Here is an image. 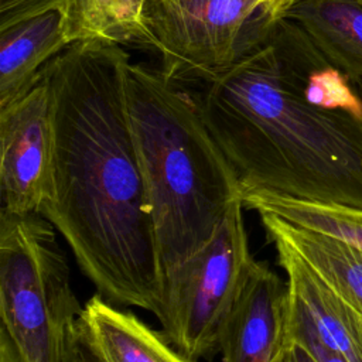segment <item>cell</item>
<instances>
[{"label":"cell","mask_w":362,"mask_h":362,"mask_svg":"<svg viewBox=\"0 0 362 362\" xmlns=\"http://www.w3.org/2000/svg\"><path fill=\"white\" fill-rule=\"evenodd\" d=\"M130 62L122 44L88 40L44 65L54 168L40 214L103 298L156 315L164 273L127 107Z\"/></svg>","instance_id":"1"},{"label":"cell","mask_w":362,"mask_h":362,"mask_svg":"<svg viewBox=\"0 0 362 362\" xmlns=\"http://www.w3.org/2000/svg\"><path fill=\"white\" fill-rule=\"evenodd\" d=\"M197 96L242 192L362 209V115L307 102L280 68L269 31Z\"/></svg>","instance_id":"2"},{"label":"cell","mask_w":362,"mask_h":362,"mask_svg":"<svg viewBox=\"0 0 362 362\" xmlns=\"http://www.w3.org/2000/svg\"><path fill=\"white\" fill-rule=\"evenodd\" d=\"M127 107L147 185L163 273L199 250L242 199L198 96L144 64H129Z\"/></svg>","instance_id":"3"},{"label":"cell","mask_w":362,"mask_h":362,"mask_svg":"<svg viewBox=\"0 0 362 362\" xmlns=\"http://www.w3.org/2000/svg\"><path fill=\"white\" fill-rule=\"evenodd\" d=\"M57 233L41 214L0 209V362H62L83 307Z\"/></svg>","instance_id":"4"},{"label":"cell","mask_w":362,"mask_h":362,"mask_svg":"<svg viewBox=\"0 0 362 362\" xmlns=\"http://www.w3.org/2000/svg\"><path fill=\"white\" fill-rule=\"evenodd\" d=\"M235 201L212 238L184 262L164 272L156 313L164 338L192 361L218 351L222 328L255 264Z\"/></svg>","instance_id":"5"},{"label":"cell","mask_w":362,"mask_h":362,"mask_svg":"<svg viewBox=\"0 0 362 362\" xmlns=\"http://www.w3.org/2000/svg\"><path fill=\"white\" fill-rule=\"evenodd\" d=\"M264 0H147L139 42L160 54L174 81L205 82L267 35Z\"/></svg>","instance_id":"6"},{"label":"cell","mask_w":362,"mask_h":362,"mask_svg":"<svg viewBox=\"0 0 362 362\" xmlns=\"http://www.w3.org/2000/svg\"><path fill=\"white\" fill-rule=\"evenodd\" d=\"M54 168V123L47 76L0 110L1 209L40 214Z\"/></svg>","instance_id":"7"},{"label":"cell","mask_w":362,"mask_h":362,"mask_svg":"<svg viewBox=\"0 0 362 362\" xmlns=\"http://www.w3.org/2000/svg\"><path fill=\"white\" fill-rule=\"evenodd\" d=\"M288 314L287 280L256 260L222 328V362H283L290 345Z\"/></svg>","instance_id":"8"},{"label":"cell","mask_w":362,"mask_h":362,"mask_svg":"<svg viewBox=\"0 0 362 362\" xmlns=\"http://www.w3.org/2000/svg\"><path fill=\"white\" fill-rule=\"evenodd\" d=\"M68 45L58 10L0 30V110L25 96Z\"/></svg>","instance_id":"9"},{"label":"cell","mask_w":362,"mask_h":362,"mask_svg":"<svg viewBox=\"0 0 362 362\" xmlns=\"http://www.w3.org/2000/svg\"><path fill=\"white\" fill-rule=\"evenodd\" d=\"M269 240H281L362 317V250L270 212H257Z\"/></svg>","instance_id":"10"},{"label":"cell","mask_w":362,"mask_h":362,"mask_svg":"<svg viewBox=\"0 0 362 362\" xmlns=\"http://www.w3.org/2000/svg\"><path fill=\"white\" fill-rule=\"evenodd\" d=\"M81 317L106 362H197L174 348L161 332L99 293L85 303Z\"/></svg>","instance_id":"11"},{"label":"cell","mask_w":362,"mask_h":362,"mask_svg":"<svg viewBox=\"0 0 362 362\" xmlns=\"http://www.w3.org/2000/svg\"><path fill=\"white\" fill-rule=\"evenodd\" d=\"M283 17L298 24L352 82L362 79L361 0H296Z\"/></svg>","instance_id":"12"},{"label":"cell","mask_w":362,"mask_h":362,"mask_svg":"<svg viewBox=\"0 0 362 362\" xmlns=\"http://www.w3.org/2000/svg\"><path fill=\"white\" fill-rule=\"evenodd\" d=\"M242 202L247 209L274 214L291 223L338 238L362 250V209L359 208L298 199L264 189L242 192Z\"/></svg>","instance_id":"13"},{"label":"cell","mask_w":362,"mask_h":362,"mask_svg":"<svg viewBox=\"0 0 362 362\" xmlns=\"http://www.w3.org/2000/svg\"><path fill=\"white\" fill-rule=\"evenodd\" d=\"M147 0H65L62 30L68 44L102 40L140 41Z\"/></svg>","instance_id":"14"},{"label":"cell","mask_w":362,"mask_h":362,"mask_svg":"<svg viewBox=\"0 0 362 362\" xmlns=\"http://www.w3.org/2000/svg\"><path fill=\"white\" fill-rule=\"evenodd\" d=\"M288 344L303 346L315 362H349L341 354L325 346L310 327L303 311L290 298Z\"/></svg>","instance_id":"15"},{"label":"cell","mask_w":362,"mask_h":362,"mask_svg":"<svg viewBox=\"0 0 362 362\" xmlns=\"http://www.w3.org/2000/svg\"><path fill=\"white\" fill-rule=\"evenodd\" d=\"M65 0H0V30L49 13L62 11Z\"/></svg>","instance_id":"16"},{"label":"cell","mask_w":362,"mask_h":362,"mask_svg":"<svg viewBox=\"0 0 362 362\" xmlns=\"http://www.w3.org/2000/svg\"><path fill=\"white\" fill-rule=\"evenodd\" d=\"M62 362H106L81 315L69 329Z\"/></svg>","instance_id":"17"},{"label":"cell","mask_w":362,"mask_h":362,"mask_svg":"<svg viewBox=\"0 0 362 362\" xmlns=\"http://www.w3.org/2000/svg\"><path fill=\"white\" fill-rule=\"evenodd\" d=\"M283 362H315L313 356L300 345L297 344H290Z\"/></svg>","instance_id":"18"},{"label":"cell","mask_w":362,"mask_h":362,"mask_svg":"<svg viewBox=\"0 0 362 362\" xmlns=\"http://www.w3.org/2000/svg\"><path fill=\"white\" fill-rule=\"evenodd\" d=\"M296 0H267V8L273 20H279L294 4Z\"/></svg>","instance_id":"19"},{"label":"cell","mask_w":362,"mask_h":362,"mask_svg":"<svg viewBox=\"0 0 362 362\" xmlns=\"http://www.w3.org/2000/svg\"><path fill=\"white\" fill-rule=\"evenodd\" d=\"M354 83H355V88H356V90H358V93H359L361 98H362V79H358V81H355Z\"/></svg>","instance_id":"20"},{"label":"cell","mask_w":362,"mask_h":362,"mask_svg":"<svg viewBox=\"0 0 362 362\" xmlns=\"http://www.w3.org/2000/svg\"><path fill=\"white\" fill-rule=\"evenodd\" d=\"M356 314V313H355ZM356 322H358V327L361 329V334H362V317L359 314H356Z\"/></svg>","instance_id":"21"},{"label":"cell","mask_w":362,"mask_h":362,"mask_svg":"<svg viewBox=\"0 0 362 362\" xmlns=\"http://www.w3.org/2000/svg\"><path fill=\"white\" fill-rule=\"evenodd\" d=\"M264 1H266V4H267V0H264Z\"/></svg>","instance_id":"22"},{"label":"cell","mask_w":362,"mask_h":362,"mask_svg":"<svg viewBox=\"0 0 362 362\" xmlns=\"http://www.w3.org/2000/svg\"><path fill=\"white\" fill-rule=\"evenodd\" d=\"M361 1H362V0H361Z\"/></svg>","instance_id":"23"}]
</instances>
